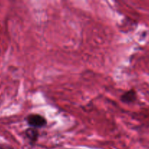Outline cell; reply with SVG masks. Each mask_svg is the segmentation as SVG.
<instances>
[{"instance_id":"277c9868","label":"cell","mask_w":149,"mask_h":149,"mask_svg":"<svg viewBox=\"0 0 149 149\" xmlns=\"http://www.w3.org/2000/svg\"><path fill=\"white\" fill-rule=\"evenodd\" d=\"M0 149H14L8 144H0Z\"/></svg>"},{"instance_id":"6da1fadb","label":"cell","mask_w":149,"mask_h":149,"mask_svg":"<svg viewBox=\"0 0 149 149\" xmlns=\"http://www.w3.org/2000/svg\"><path fill=\"white\" fill-rule=\"evenodd\" d=\"M26 123L30 127L32 128H42L47 125V119L42 115L37 113L29 114L26 118Z\"/></svg>"},{"instance_id":"3957f363","label":"cell","mask_w":149,"mask_h":149,"mask_svg":"<svg viewBox=\"0 0 149 149\" xmlns=\"http://www.w3.org/2000/svg\"><path fill=\"white\" fill-rule=\"evenodd\" d=\"M25 135L32 143H34L35 142H37L38 138H39V132L36 128L30 127L26 130Z\"/></svg>"},{"instance_id":"7a4b0ae2","label":"cell","mask_w":149,"mask_h":149,"mask_svg":"<svg viewBox=\"0 0 149 149\" xmlns=\"http://www.w3.org/2000/svg\"><path fill=\"white\" fill-rule=\"evenodd\" d=\"M137 92L134 89H131V90L125 92L123 95H121L120 100L124 103L129 104V103H132L135 102L137 100Z\"/></svg>"}]
</instances>
